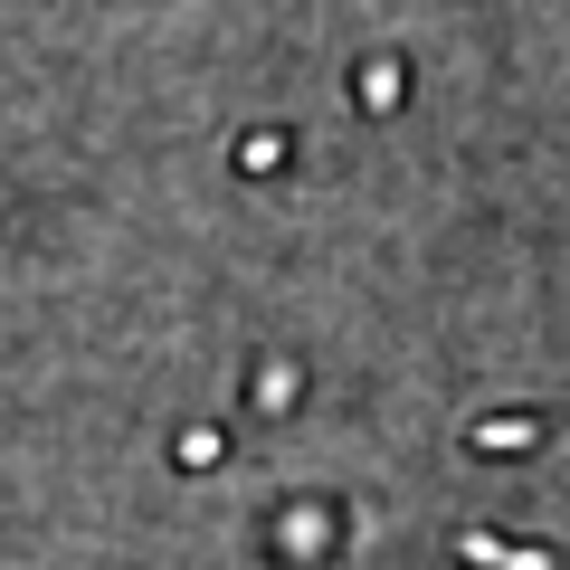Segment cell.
<instances>
[{
  "label": "cell",
  "mask_w": 570,
  "mask_h": 570,
  "mask_svg": "<svg viewBox=\"0 0 570 570\" xmlns=\"http://www.w3.org/2000/svg\"><path fill=\"white\" fill-rule=\"evenodd\" d=\"M456 561H475V570H551V551H532V542H494V532H456Z\"/></svg>",
  "instance_id": "cell-1"
},
{
  "label": "cell",
  "mask_w": 570,
  "mask_h": 570,
  "mask_svg": "<svg viewBox=\"0 0 570 570\" xmlns=\"http://www.w3.org/2000/svg\"><path fill=\"white\" fill-rule=\"evenodd\" d=\"M247 400H257V409H285V400H295V371H257V390H247Z\"/></svg>",
  "instance_id": "cell-4"
},
{
  "label": "cell",
  "mask_w": 570,
  "mask_h": 570,
  "mask_svg": "<svg viewBox=\"0 0 570 570\" xmlns=\"http://www.w3.org/2000/svg\"><path fill=\"white\" fill-rule=\"evenodd\" d=\"M523 438H532V419H485L475 428V448H523Z\"/></svg>",
  "instance_id": "cell-3"
},
{
  "label": "cell",
  "mask_w": 570,
  "mask_h": 570,
  "mask_svg": "<svg viewBox=\"0 0 570 570\" xmlns=\"http://www.w3.org/2000/svg\"><path fill=\"white\" fill-rule=\"evenodd\" d=\"M390 96H400V67L371 58V67H362V105H390Z\"/></svg>",
  "instance_id": "cell-2"
}]
</instances>
